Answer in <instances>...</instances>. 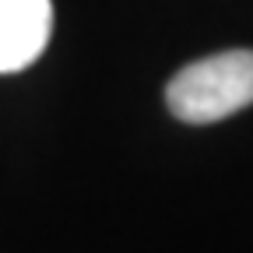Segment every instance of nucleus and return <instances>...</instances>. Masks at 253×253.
Here are the masks:
<instances>
[{
	"mask_svg": "<svg viewBox=\"0 0 253 253\" xmlns=\"http://www.w3.org/2000/svg\"><path fill=\"white\" fill-rule=\"evenodd\" d=\"M166 102L176 120L194 126L253 106V49H229L186 63L169 81Z\"/></svg>",
	"mask_w": 253,
	"mask_h": 253,
	"instance_id": "1",
	"label": "nucleus"
},
{
	"mask_svg": "<svg viewBox=\"0 0 253 253\" xmlns=\"http://www.w3.org/2000/svg\"><path fill=\"white\" fill-rule=\"evenodd\" d=\"M53 32L49 0H0V74L32 67Z\"/></svg>",
	"mask_w": 253,
	"mask_h": 253,
	"instance_id": "2",
	"label": "nucleus"
}]
</instances>
